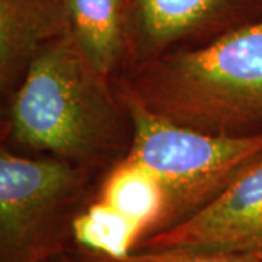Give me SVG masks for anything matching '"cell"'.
Returning a JSON list of instances; mask_svg holds the SVG:
<instances>
[{"instance_id": "cell-1", "label": "cell", "mask_w": 262, "mask_h": 262, "mask_svg": "<svg viewBox=\"0 0 262 262\" xmlns=\"http://www.w3.org/2000/svg\"><path fill=\"white\" fill-rule=\"evenodd\" d=\"M8 118L6 143L103 173L131 146V120L113 79L95 69L72 31L32 58Z\"/></svg>"}, {"instance_id": "cell-2", "label": "cell", "mask_w": 262, "mask_h": 262, "mask_svg": "<svg viewBox=\"0 0 262 262\" xmlns=\"http://www.w3.org/2000/svg\"><path fill=\"white\" fill-rule=\"evenodd\" d=\"M113 82L118 95L182 127L219 134L262 130V18L131 66Z\"/></svg>"}, {"instance_id": "cell-3", "label": "cell", "mask_w": 262, "mask_h": 262, "mask_svg": "<svg viewBox=\"0 0 262 262\" xmlns=\"http://www.w3.org/2000/svg\"><path fill=\"white\" fill-rule=\"evenodd\" d=\"M118 96L133 128L127 156L150 169L163 188L165 207L153 234L196 214L262 158V130L244 134L198 131Z\"/></svg>"}, {"instance_id": "cell-4", "label": "cell", "mask_w": 262, "mask_h": 262, "mask_svg": "<svg viewBox=\"0 0 262 262\" xmlns=\"http://www.w3.org/2000/svg\"><path fill=\"white\" fill-rule=\"evenodd\" d=\"M101 172L0 144V262H48L73 246V223Z\"/></svg>"}, {"instance_id": "cell-5", "label": "cell", "mask_w": 262, "mask_h": 262, "mask_svg": "<svg viewBox=\"0 0 262 262\" xmlns=\"http://www.w3.org/2000/svg\"><path fill=\"white\" fill-rule=\"evenodd\" d=\"M121 3L125 54L120 72L172 50L203 46L262 18V0H121Z\"/></svg>"}, {"instance_id": "cell-6", "label": "cell", "mask_w": 262, "mask_h": 262, "mask_svg": "<svg viewBox=\"0 0 262 262\" xmlns=\"http://www.w3.org/2000/svg\"><path fill=\"white\" fill-rule=\"evenodd\" d=\"M163 249L262 252V158L196 214L143 239L134 248Z\"/></svg>"}, {"instance_id": "cell-7", "label": "cell", "mask_w": 262, "mask_h": 262, "mask_svg": "<svg viewBox=\"0 0 262 262\" xmlns=\"http://www.w3.org/2000/svg\"><path fill=\"white\" fill-rule=\"evenodd\" d=\"M67 31L66 0H0L2 102H9L38 51Z\"/></svg>"}, {"instance_id": "cell-8", "label": "cell", "mask_w": 262, "mask_h": 262, "mask_svg": "<svg viewBox=\"0 0 262 262\" xmlns=\"http://www.w3.org/2000/svg\"><path fill=\"white\" fill-rule=\"evenodd\" d=\"M70 31L94 67L114 79L125 54L121 0H66Z\"/></svg>"}, {"instance_id": "cell-9", "label": "cell", "mask_w": 262, "mask_h": 262, "mask_svg": "<svg viewBox=\"0 0 262 262\" xmlns=\"http://www.w3.org/2000/svg\"><path fill=\"white\" fill-rule=\"evenodd\" d=\"M96 198L139 226L140 241L155 233L165 207V194L159 179L150 169L128 156L103 173Z\"/></svg>"}, {"instance_id": "cell-10", "label": "cell", "mask_w": 262, "mask_h": 262, "mask_svg": "<svg viewBox=\"0 0 262 262\" xmlns=\"http://www.w3.org/2000/svg\"><path fill=\"white\" fill-rule=\"evenodd\" d=\"M140 237L139 226L99 198L84 207L73 223V246L110 256L131 253Z\"/></svg>"}, {"instance_id": "cell-11", "label": "cell", "mask_w": 262, "mask_h": 262, "mask_svg": "<svg viewBox=\"0 0 262 262\" xmlns=\"http://www.w3.org/2000/svg\"><path fill=\"white\" fill-rule=\"evenodd\" d=\"M67 255L73 262H262V252H201V251H134L125 256L73 246Z\"/></svg>"}, {"instance_id": "cell-12", "label": "cell", "mask_w": 262, "mask_h": 262, "mask_svg": "<svg viewBox=\"0 0 262 262\" xmlns=\"http://www.w3.org/2000/svg\"><path fill=\"white\" fill-rule=\"evenodd\" d=\"M9 137V118L8 110H5V103L0 101V144H5Z\"/></svg>"}, {"instance_id": "cell-13", "label": "cell", "mask_w": 262, "mask_h": 262, "mask_svg": "<svg viewBox=\"0 0 262 262\" xmlns=\"http://www.w3.org/2000/svg\"><path fill=\"white\" fill-rule=\"evenodd\" d=\"M48 262H73V261H72V258H70L67 253H61V255H57V256H54L53 259H50Z\"/></svg>"}]
</instances>
